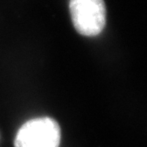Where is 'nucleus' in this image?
Wrapping results in <instances>:
<instances>
[{
  "instance_id": "f257e3e1",
  "label": "nucleus",
  "mask_w": 147,
  "mask_h": 147,
  "mask_svg": "<svg viewBox=\"0 0 147 147\" xmlns=\"http://www.w3.org/2000/svg\"><path fill=\"white\" fill-rule=\"evenodd\" d=\"M61 129L56 119L48 116L27 120L17 130L14 147H59Z\"/></svg>"
},
{
  "instance_id": "f03ea898",
  "label": "nucleus",
  "mask_w": 147,
  "mask_h": 147,
  "mask_svg": "<svg viewBox=\"0 0 147 147\" xmlns=\"http://www.w3.org/2000/svg\"><path fill=\"white\" fill-rule=\"evenodd\" d=\"M69 12L74 27L81 35L96 36L105 28L106 7L104 0H70Z\"/></svg>"
}]
</instances>
